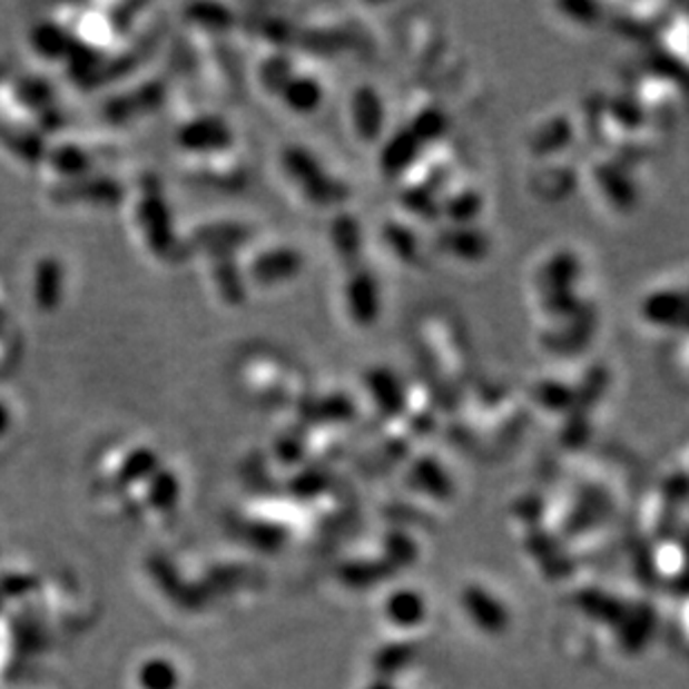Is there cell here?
Returning a JSON list of instances; mask_svg holds the SVG:
<instances>
[{"label": "cell", "instance_id": "10", "mask_svg": "<svg viewBox=\"0 0 689 689\" xmlns=\"http://www.w3.org/2000/svg\"><path fill=\"white\" fill-rule=\"evenodd\" d=\"M66 291H68V266L55 255L41 257L35 264L30 286L35 308L43 315L59 311L63 306Z\"/></svg>", "mask_w": 689, "mask_h": 689}, {"label": "cell", "instance_id": "13", "mask_svg": "<svg viewBox=\"0 0 689 689\" xmlns=\"http://www.w3.org/2000/svg\"><path fill=\"white\" fill-rule=\"evenodd\" d=\"M277 101L295 117H311L317 115L326 101V86L315 72H297L291 81L279 90Z\"/></svg>", "mask_w": 689, "mask_h": 689}, {"label": "cell", "instance_id": "17", "mask_svg": "<svg viewBox=\"0 0 689 689\" xmlns=\"http://www.w3.org/2000/svg\"><path fill=\"white\" fill-rule=\"evenodd\" d=\"M542 168L533 177V188L538 195H544L542 199H567V195L575 188L578 184V173L569 164V159L558 161L553 159H542Z\"/></svg>", "mask_w": 689, "mask_h": 689}, {"label": "cell", "instance_id": "1", "mask_svg": "<svg viewBox=\"0 0 689 689\" xmlns=\"http://www.w3.org/2000/svg\"><path fill=\"white\" fill-rule=\"evenodd\" d=\"M119 208L126 215V228L135 248L152 264H173L186 255L159 177L141 175L128 184Z\"/></svg>", "mask_w": 689, "mask_h": 689}, {"label": "cell", "instance_id": "12", "mask_svg": "<svg viewBox=\"0 0 689 689\" xmlns=\"http://www.w3.org/2000/svg\"><path fill=\"white\" fill-rule=\"evenodd\" d=\"M593 188L613 210H631L638 201V188L627 168L618 161H600L589 170Z\"/></svg>", "mask_w": 689, "mask_h": 689}, {"label": "cell", "instance_id": "4", "mask_svg": "<svg viewBox=\"0 0 689 689\" xmlns=\"http://www.w3.org/2000/svg\"><path fill=\"white\" fill-rule=\"evenodd\" d=\"M175 144L181 161H188L237 148V135L222 115L201 112L181 121L175 132Z\"/></svg>", "mask_w": 689, "mask_h": 689}, {"label": "cell", "instance_id": "11", "mask_svg": "<svg viewBox=\"0 0 689 689\" xmlns=\"http://www.w3.org/2000/svg\"><path fill=\"white\" fill-rule=\"evenodd\" d=\"M575 137V121L569 112L544 115L529 132V150L535 159H553L567 155Z\"/></svg>", "mask_w": 689, "mask_h": 689}, {"label": "cell", "instance_id": "15", "mask_svg": "<svg viewBox=\"0 0 689 689\" xmlns=\"http://www.w3.org/2000/svg\"><path fill=\"white\" fill-rule=\"evenodd\" d=\"M328 242L331 248L335 250V255L339 257L342 264L355 266L362 264V250H364V228L360 224V219L355 217V213H346V210H337L335 217L331 219L328 226Z\"/></svg>", "mask_w": 689, "mask_h": 689}, {"label": "cell", "instance_id": "19", "mask_svg": "<svg viewBox=\"0 0 689 689\" xmlns=\"http://www.w3.org/2000/svg\"><path fill=\"white\" fill-rule=\"evenodd\" d=\"M388 616L395 620V622H400L402 627L406 624H413V622H417L422 616H424V604H422V600L415 596V593H411V591H402V593H395L393 598H391V602H388Z\"/></svg>", "mask_w": 689, "mask_h": 689}, {"label": "cell", "instance_id": "8", "mask_svg": "<svg viewBox=\"0 0 689 689\" xmlns=\"http://www.w3.org/2000/svg\"><path fill=\"white\" fill-rule=\"evenodd\" d=\"M362 391L371 404V409L384 417L386 422L402 417L406 397H409V386L406 382L388 366H375L364 373L362 380Z\"/></svg>", "mask_w": 689, "mask_h": 689}, {"label": "cell", "instance_id": "18", "mask_svg": "<svg viewBox=\"0 0 689 689\" xmlns=\"http://www.w3.org/2000/svg\"><path fill=\"white\" fill-rule=\"evenodd\" d=\"M297 72V59L288 50H270L257 63V81L270 97L277 99L279 90Z\"/></svg>", "mask_w": 689, "mask_h": 689}, {"label": "cell", "instance_id": "2", "mask_svg": "<svg viewBox=\"0 0 689 689\" xmlns=\"http://www.w3.org/2000/svg\"><path fill=\"white\" fill-rule=\"evenodd\" d=\"M248 288L277 291L297 282L304 273V255L286 242H262L259 237L239 255Z\"/></svg>", "mask_w": 689, "mask_h": 689}, {"label": "cell", "instance_id": "21", "mask_svg": "<svg viewBox=\"0 0 689 689\" xmlns=\"http://www.w3.org/2000/svg\"><path fill=\"white\" fill-rule=\"evenodd\" d=\"M373 689H393V687L391 685H375Z\"/></svg>", "mask_w": 689, "mask_h": 689}, {"label": "cell", "instance_id": "14", "mask_svg": "<svg viewBox=\"0 0 689 689\" xmlns=\"http://www.w3.org/2000/svg\"><path fill=\"white\" fill-rule=\"evenodd\" d=\"M440 253L455 262L478 264L491 255V239L480 224L451 226L440 233Z\"/></svg>", "mask_w": 689, "mask_h": 689}, {"label": "cell", "instance_id": "6", "mask_svg": "<svg viewBox=\"0 0 689 689\" xmlns=\"http://www.w3.org/2000/svg\"><path fill=\"white\" fill-rule=\"evenodd\" d=\"M584 259L573 248H555L542 257L533 273L535 295L560 293V291H582L584 286Z\"/></svg>", "mask_w": 689, "mask_h": 689}, {"label": "cell", "instance_id": "20", "mask_svg": "<svg viewBox=\"0 0 689 689\" xmlns=\"http://www.w3.org/2000/svg\"><path fill=\"white\" fill-rule=\"evenodd\" d=\"M19 406L14 402V397L0 393V440L8 437L14 429H17V420H19Z\"/></svg>", "mask_w": 689, "mask_h": 689}, {"label": "cell", "instance_id": "5", "mask_svg": "<svg viewBox=\"0 0 689 689\" xmlns=\"http://www.w3.org/2000/svg\"><path fill=\"white\" fill-rule=\"evenodd\" d=\"M638 317L644 326L660 331V333H673L685 328L687 319V293L685 286L676 284H658L649 288L638 306Z\"/></svg>", "mask_w": 689, "mask_h": 689}, {"label": "cell", "instance_id": "9", "mask_svg": "<svg viewBox=\"0 0 689 689\" xmlns=\"http://www.w3.org/2000/svg\"><path fill=\"white\" fill-rule=\"evenodd\" d=\"M426 148L402 126L400 130L386 132L377 146V166L386 179H404L422 159Z\"/></svg>", "mask_w": 689, "mask_h": 689}, {"label": "cell", "instance_id": "16", "mask_svg": "<svg viewBox=\"0 0 689 689\" xmlns=\"http://www.w3.org/2000/svg\"><path fill=\"white\" fill-rule=\"evenodd\" d=\"M386 250L402 264H415L422 255V237L415 233L409 217H391L384 222L380 233Z\"/></svg>", "mask_w": 689, "mask_h": 689}, {"label": "cell", "instance_id": "3", "mask_svg": "<svg viewBox=\"0 0 689 689\" xmlns=\"http://www.w3.org/2000/svg\"><path fill=\"white\" fill-rule=\"evenodd\" d=\"M342 313L355 328H373L384 313V288L371 266L355 264L344 268L339 286Z\"/></svg>", "mask_w": 689, "mask_h": 689}, {"label": "cell", "instance_id": "7", "mask_svg": "<svg viewBox=\"0 0 689 689\" xmlns=\"http://www.w3.org/2000/svg\"><path fill=\"white\" fill-rule=\"evenodd\" d=\"M348 121L357 141H362L364 146L382 144L388 132L386 104L375 86L364 83L355 88L353 97L348 99Z\"/></svg>", "mask_w": 689, "mask_h": 689}]
</instances>
